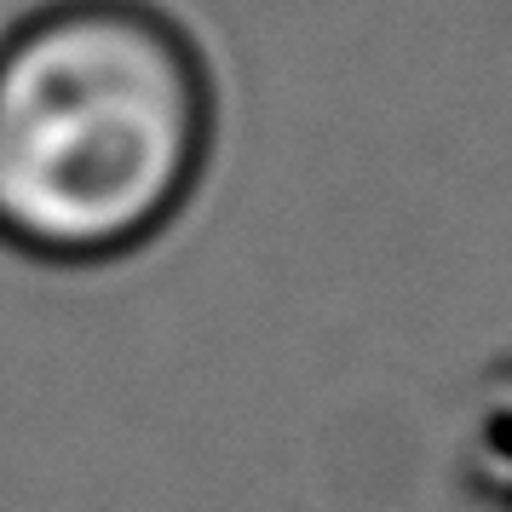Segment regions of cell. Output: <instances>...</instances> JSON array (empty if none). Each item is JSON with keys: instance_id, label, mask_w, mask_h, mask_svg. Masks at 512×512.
I'll return each instance as SVG.
<instances>
[{"instance_id": "7a4b0ae2", "label": "cell", "mask_w": 512, "mask_h": 512, "mask_svg": "<svg viewBox=\"0 0 512 512\" xmlns=\"http://www.w3.org/2000/svg\"><path fill=\"white\" fill-rule=\"evenodd\" d=\"M455 472H461V489L478 507L512 512V357L484 369L478 392L466 397Z\"/></svg>"}, {"instance_id": "6da1fadb", "label": "cell", "mask_w": 512, "mask_h": 512, "mask_svg": "<svg viewBox=\"0 0 512 512\" xmlns=\"http://www.w3.org/2000/svg\"><path fill=\"white\" fill-rule=\"evenodd\" d=\"M213 139V64L167 6L41 0L0 35V248L58 271L144 254Z\"/></svg>"}]
</instances>
